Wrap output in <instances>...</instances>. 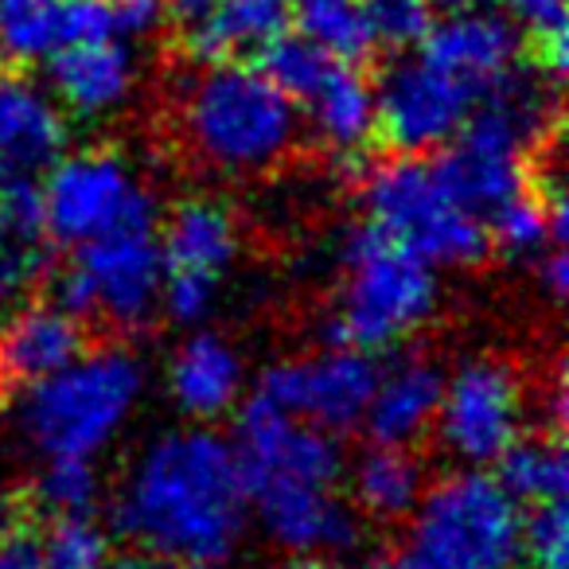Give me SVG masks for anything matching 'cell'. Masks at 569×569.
<instances>
[{
    "label": "cell",
    "mask_w": 569,
    "mask_h": 569,
    "mask_svg": "<svg viewBox=\"0 0 569 569\" xmlns=\"http://www.w3.org/2000/svg\"><path fill=\"white\" fill-rule=\"evenodd\" d=\"M519 566L527 569H569V515L561 499L530 507L522 515Z\"/></svg>",
    "instance_id": "obj_33"
},
{
    "label": "cell",
    "mask_w": 569,
    "mask_h": 569,
    "mask_svg": "<svg viewBox=\"0 0 569 569\" xmlns=\"http://www.w3.org/2000/svg\"><path fill=\"white\" fill-rule=\"evenodd\" d=\"M258 71L281 90L284 98H293L297 110L301 102L320 87V79L328 74V67L336 63L328 51H320L317 43H309L301 32H277L273 40H266L258 51Z\"/></svg>",
    "instance_id": "obj_29"
},
{
    "label": "cell",
    "mask_w": 569,
    "mask_h": 569,
    "mask_svg": "<svg viewBox=\"0 0 569 569\" xmlns=\"http://www.w3.org/2000/svg\"><path fill=\"white\" fill-rule=\"evenodd\" d=\"M558 129V79L542 67L499 74L433 160L437 176L460 207L488 219L503 199L527 188V160Z\"/></svg>",
    "instance_id": "obj_3"
},
{
    "label": "cell",
    "mask_w": 569,
    "mask_h": 569,
    "mask_svg": "<svg viewBox=\"0 0 569 569\" xmlns=\"http://www.w3.org/2000/svg\"><path fill=\"white\" fill-rule=\"evenodd\" d=\"M149 387L144 359L129 348H98L74 356L48 379L24 387L20 433L40 457L94 460L121 437Z\"/></svg>",
    "instance_id": "obj_4"
},
{
    "label": "cell",
    "mask_w": 569,
    "mask_h": 569,
    "mask_svg": "<svg viewBox=\"0 0 569 569\" xmlns=\"http://www.w3.org/2000/svg\"><path fill=\"white\" fill-rule=\"evenodd\" d=\"M246 363L219 332L196 328L168 363V395L191 421H219L242 402Z\"/></svg>",
    "instance_id": "obj_21"
},
{
    "label": "cell",
    "mask_w": 569,
    "mask_h": 569,
    "mask_svg": "<svg viewBox=\"0 0 569 569\" xmlns=\"http://www.w3.org/2000/svg\"><path fill=\"white\" fill-rule=\"evenodd\" d=\"M426 491V465L410 449L398 445H371L351 465V503L359 515L379 522H395L418 507Z\"/></svg>",
    "instance_id": "obj_26"
},
{
    "label": "cell",
    "mask_w": 569,
    "mask_h": 569,
    "mask_svg": "<svg viewBox=\"0 0 569 569\" xmlns=\"http://www.w3.org/2000/svg\"><path fill=\"white\" fill-rule=\"evenodd\" d=\"M157 238H160V253H164V269L203 273L214 277V281H222V273L234 266L238 250H242L234 211L207 196L176 203Z\"/></svg>",
    "instance_id": "obj_23"
},
{
    "label": "cell",
    "mask_w": 569,
    "mask_h": 569,
    "mask_svg": "<svg viewBox=\"0 0 569 569\" xmlns=\"http://www.w3.org/2000/svg\"><path fill=\"white\" fill-rule=\"evenodd\" d=\"M40 191L48 238L71 250L121 227H157L160 219L157 196L113 149L63 152L48 168Z\"/></svg>",
    "instance_id": "obj_9"
},
{
    "label": "cell",
    "mask_w": 569,
    "mask_h": 569,
    "mask_svg": "<svg viewBox=\"0 0 569 569\" xmlns=\"http://www.w3.org/2000/svg\"><path fill=\"white\" fill-rule=\"evenodd\" d=\"M527 395L519 371L507 359L472 356L445 375L441 406H437V437L468 468H488L503 449L522 437Z\"/></svg>",
    "instance_id": "obj_10"
},
{
    "label": "cell",
    "mask_w": 569,
    "mask_h": 569,
    "mask_svg": "<svg viewBox=\"0 0 569 569\" xmlns=\"http://www.w3.org/2000/svg\"><path fill=\"white\" fill-rule=\"evenodd\" d=\"M43 63H48L51 98L74 118H110L137 90V56L121 36L67 43Z\"/></svg>",
    "instance_id": "obj_16"
},
{
    "label": "cell",
    "mask_w": 569,
    "mask_h": 569,
    "mask_svg": "<svg viewBox=\"0 0 569 569\" xmlns=\"http://www.w3.org/2000/svg\"><path fill=\"white\" fill-rule=\"evenodd\" d=\"M168 20L191 63H227L284 32L289 9L284 0H168Z\"/></svg>",
    "instance_id": "obj_15"
},
{
    "label": "cell",
    "mask_w": 569,
    "mask_h": 569,
    "mask_svg": "<svg viewBox=\"0 0 569 569\" xmlns=\"http://www.w3.org/2000/svg\"><path fill=\"white\" fill-rule=\"evenodd\" d=\"M113 527L141 550L188 569H227L250 530L234 441L207 426L152 437L121 480Z\"/></svg>",
    "instance_id": "obj_1"
},
{
    "label": "cell",
    "mask_w": 569,
    "mask_h": 569,
    "mask_svg": "<svg viewBox=\"0 0 569 569\" xmlns=\"http://www.w3.org/2000/svg\"><path fill=\"white\" fill-rule=\"evenodd\" d=\"M43 569H106L110 566V535L90 515H56L40 542Z\"/></svg>",
    "instance_id": "obj_31"
},
{
    "label": "cell",
    "mask_w": 569,
    "mask_h": 569,
    "mask_svg": "<svg viewBox=\"0 0 569 569\" xmlns=\"http://www.w3.org/2000/svg\"><path fill=\"white\" fill-rule=\"evenodd\" d=\"M180 141L207 172L250 180L289 160L301 141V110L242 59L199 63L176 94Z\"/></svg>",
    "instance_id": "obj_2"
},
{
    "label": "cell",
    "mask_w": 569,
    "mask_h": 569,
    "mask_svg": "<svg viewBox=\"0 0 569 569\" xmlns=\"http://www.w3.org/2000/svg\"><path fill=\"white\" fill-rule=\"evenodd\" d=\"M371 9L375 43L382 48H418L426 40L429 24H433V4L429 0H367Z\"/></svg>",
    "instance_id": "obj_36"
},
{
    "label": "cell",
    "mask_w": 569,
    "mask_h": 569,
    "mask_svg": "<svg viewBox=\"0 0 569 569\" xmlns=\"http://www.w3.org/2000/svg\"><path fill=\"white\" fill-rule=\"evenodd\" d=\"M542 191L519 188L483 219L491 250L511 261H538L550 246H566V196L561 176H546Z\"/></svg>",
    "instance_id": "obj_25"
},
{
    "label": "cell",
    "mask_w": 569,
    "mask_h": 569,
    "mask_svg": "<svg viewBox=\"0 0 569 569\" xmlns=\"http://www.w3.org/2000/svg\"><path fill=\"white\" fill-rule=\"evenodd\" d=\"M375 379H379V363L371 351L325 343L312 356L281 359L269 371H261L253 395L340 437L363 421Z\"/></svg>",
    "instance_id": "obj_12"
},
{
    "label": "cell",
    "mask_w": 569,
    "mask_h": 569,
    "mask_svg": "<svg viewBox=\"0 0 569 569\" xmlns=\"http://www.w3.org/2000/svg\"><path fill=\"white\" fill-rule=\"evenodd\" d=\"M118 36H152L168 20V0H106Z\"/></svg>",
    "instance_id": "obj_38"
},
{
    "label": "cell",
    "mask_w": 569,
    "mask_h": 569,
    "mask_svg": "<svg viewBox=\"0 0 569 569\" xmlns=\"http://www.w3.org/2000/svg\"><path fill=\"white\" fill-rule=\"evenodd\" d=\"M118 36L106 0H0V56L17 67L43 63L67 43Z\"/></svg>",
    "instance_id": "obj_18"
},
{
    "label": "cell",
    "mask_w": 569,
    "mask_h": 569,
    "mask_svg": "<svg viewBox=\"0 0 569 569\" xmlns=\"http://www.w3.org/2000/svg\"><path fill=\"white\" fill-rule=\"evenodd\" d=\"M250 511L261 535L293 558H340L363 546V515L320 483H258Z\"/></svg>",
    "instance_id": "obj_14"
},
{
    "label": "cell",
    "mask_w": 569,
    "mask_h": 569,
    "mask_svg": "<svg viewBox=\"0 0 569 569\" xmlns=\"http://www.w3.org/2000/svg\"><path fill=\"white\" fill-rule=\"evenodd\" d=\"M410 527L390 558L367 569H519L522 507L483 468L426 483Z\"/></svg>",
    "instance_id": "obj_6"
},
{
    "label": "cell",
    "mask_w": 569,
    "mask_h": 569,
    "mask_svg": "<svg viewBox=\"0 0 569 569\" xmlns=\"http://www.w3.org/2000/svg\"><path fill=\"white\" fill-rule=\"evenodd\" d=\"M106 569H188V566L160 558V553L137 550V553H126V558H110V566H106Z\"/></svg>",
    "instance_id": "obj_41"
},
{
    "label": "cell",
    "mask_w": 569,
    "mask_h": 569,
    "mask_svg": "<svg viewBox=\"0 0 569 569\" xmlns=\"http://www.w3.org/2000/svg\"><path fill=\"white\" fill-rule=\"evenodd\" d=\"M234 452L238 465H242L246 496L258 483H320V488H336V480L343 476L340 437L261 402L258 395L238 413Z\"/></svg>",
    "instance_id": "obj_13"
},
{
    "label": "cell",
    "mask_w": 569,
    "mask_h": 569,
    "mask_svg": "<svg viewBox=\"0 0 569 569\" xmlns=\"http://www.w3.org/2000/svg\"><path fill=\"white\" fill-rule=\"evenodd\" d=\"M87 351V328L59 305H24L0 325V387H32Z\"/></svg>",
    "instance_id": "obj_22"
},
{
    "label": "cell",
    "mask_w": 569,
    "mask_h": 569,
    "mask_svg": "<svg viewBox=\"0 0 569 569\" xmlns=\"http://www.w3.org/2000/svg\"><path fill=\"white\" fill-rule=\"evenodd\" d=\"M284 9L305 40L340 63H363L379 48L367 0H284Z\"/></svg>",
    "instance_id": "obj_27"
},
{
    "label": "cell",
    "mask_w": 569,
    "mask_h": 569,
    "mask_svg": "<svg viewBox=\"0 0 569 569\" xmlns=\"http://www.w3.org/2000/svg\"><path fill=\"white\" fill-rule=\"evenodd\" d=\"M480 90L457 79L433 59H398L375 87V137L402 157L441 152L472 113Z\"/></svg>",
    "instance_id": "obj_11"
},
{
    "label": "cell",
    "mask_w": 569,
    "mask_h": 569,
    "mask_svg": "<svg viewBox=\"0 0 569 569\" xmlns=\"http://www.w3.org/2000/svg\"><path fill=\"white\" fill-rule=\"evenodd\" d=\"M0 183H4V176H0Z\"/></svg>",
    "instance_id": "obj_45"
},
{
    "label": "cell",
    "mask_w": 569,
    "mask_h": 569,
    "mask_svg": "<svg viewBox=\"0 0 569 569\" xmlns=\"http://www.w3.org/2000/svg\"><path fill=\"white\" fill-rule=\"evenodd\" d=\"M32 499L48 515H87L98 503V472L87 457H43Z\"/></svg>",
    "instance_id": "obj_30"
},
{
    "label": "cell",
    "mask_w": 569,
    "mask_h": 569,
    "mask_svg": "<svg viewBox=\"0 0 569 569\" xmlns=\"http://www.w3.org/2000/svg\"><path fill=\"white\" fill-rule=\"evenodd\" d=\"M538 266V284H542L546 293L553 297V301H561L569 289V261H566V250L561 246H550V250L542 253V258L535 261Z\"/></svg>",
    "instance_id": "obj_39"
},
{
    "label": "cell",
    "mask_w": 569,
    "mask_h": 569,
    "mask_svg": "<svg viewBox=\"0 0 569 569\" xmlns=\"http://www.w3.org/2000/svg\"><path fill=\"white\" fill-rule=\"evenodd\" d=\"M164 253L157 227H121L74 246V258L51 277V305L71 317H98L121 332H141L160 312Z\"/></svg>",
    "instance_id": "obj_8"
},
{
    "label": "cell",
    "mask_w": 569,
    "mask_h": 569,
    "mask_svg": "<svg viewBox=\"0 0 569 569\" xmlns=\"http://www.w3.org/2000/svg\"><path fill=\"white\" fill-rule=\"evenodd\" d=\"M281 569H343L336 558H293V561H284Z\"/></svg>",
    "instance_id": "obj_42"
},
{
    "label": "cell",
    "mask_w": 569,
    "mask_h": 569,
    "mask_svg": "<svg viewBox=\"0 0 569 569\" xmlns=\"http://www.w3.org/2000/svg\"><path fill=\"white\" fill-rule=\"evenodd\" d=\"M48 250L43 242L32 238H17L9 230H0V312L17 309L28 293H32L40 277L48 273Z\"/></svg>",
    "instance_id": "obj_34"
},
{
    "label": "cell",
    "mask_w": 569,
    "mask_h": 569,
    "mask_svg": "<svg viewBox=\"0 0 569 569\" xmlns=\"http://www.w3.org/2000/svg\"><path fill=\"white\" fill-rule=\"evenodd\" d=\"M421 56L433 59L457 79L472 82L476 90H488L499 74H507L519 63V28L499 12L480 9H460L445 12V20H433L426 40L418 43Z\"/></svg>",
    "instance_id": "obj_19"
},
{
    "label": "cell",
    "mask_w": 569,
    "mask_h": 569,
    "mask_svg": "<svg viewBox=\"0 0 569 569\" xmlns=\"http://www.w3.org/2000/svg\"><path fill=\"white\" fill-rule=\"evenodd\" d=\"M301 110L309 113L312 133L332 152L351 157L375 141V87L356 63L336 59L320 87L301 102Z\"/></svg>",
    "instance_id": "obj_24"
},
{
    "label": "cell",
    "mask_w": 569,
    "mask_h": 569,
    "mask_svg": "<svg viewBox=\"0 0 569 569\" xmlns=\"http://www.w3.org/2000/svg\"><path fill=\"white\" fill-rule=\"evenodd\" d=\"M214 301H219V281H214V277L164 269V281H160V312H164L172 325L199 328L214 312Z\"/></svg>",
    "instance_id": "obj_35"
},
{
    "label": "cell",
    "mask_w": 569,
    "mask_h": 569,
    "mask_svg": "<svg viewBox=\"0 0 569 569\" xmlns=\"http://www.w3.org/2000/svg\"><path fill=\"white\" fill-rule=\"evenodd\" d=\"M496 480L515 503H550V499H566L569 483V460L561 449L558 433L546 437H515L496 460Z\"/></svg>",
    "instance_id": "obj_28"
},
{
    "label": "cell",
    "mask_w": 569,
    "mask_h": 569,
    "mask_svg": "<svg viewBox=\"0 0 569 569\" xmlns=\"http://www.w3.org/2000/svg\"><path fill=\"white\" fill-rule=\"evenodd\" d=\"M359 199L371 227L426 258L429 266L472 269L491 253L483 219L452 199L433 160L426 157L395 152L390 160L371 164L359 180Z\"/></svg>",
    "instance_id": "obj_7"
},
{
    "label": "cell",
    "mask_w": 569,
    "mask_h": 569,
    "mask_svg": "<svg viewBox=\"0 0 569 569\" xmlns=\"http://www.w3.org/2000/svg\"><path fill=\"white\" fill-rule=\"evenodd\" d=\"M433 9H445V12H460V9H480L488 0H429Z\"/></svg>",
    "instance_id": "obj_43"
},
{
    "label": "cell",
    "mask_w": 569,
    "mask_h": 569,
    "mask_svg": "<svg viewBox=\"0 0 569 569\" xmlns=\"http://www.w3.org/2000/svg\"><path fill=\"white\" fill-rule=\"evenodd\" d=\"M507 20L530 36L538 48V67L550 79L561 82L569 59V24H566V0H503Z\"/></svg>",
    "instance_id": "obj_32"
},
{
    "label": "cell",
    "mask_w": 569,
    "mask_h": 569,
    "mask_svg": "<svg viewBox=\"0 0 569 569\" xmlns=\"http://www.w3.org/2000/svg\"><path fill=\"white\" fill-rule=\"evenodd\" d=\"M441 284L426 258L379 227H356L340 246V289L325 320V343L387 351L433 320Z\"/></svg>",
    "instance_id": "obj_5"
},
{
    "label": "cell",
    "mask_w": 569,
    "mask_h": 569,
    "mask_svg": "<svg viewBox=\"0 0 569 569\" xmlns=\"http://www.w3.org/2000/svg\"><path fill=\"white\" fill-rule=\"evenodd\" d=\"M445 371L437 359L410 351V356L395 359L387 371H379L371 390V402L359 426L367 429L371 445H398L410 449L433 429L437 406H441Z\"/></svg>",
    "instance_id": "obj_20"
},
{
    "label": "cell",
    "mask_w": 569,
    "mask_h": 569,
    "mask_svg": "<svg viewBox=\"0 0 569 569\" xmlns=\"http://www.w3.org/2000/svg\"><path fill=\"white\" fill-rule=\"evenodd\" d=\"M0 569H43L40 542L28 535L0 538Z\"/></svg>",
    "instance_id": "obj_40"
},
{
    "label": "cell",
    "mask_w": 569,
    "mask_h": 569,
    "mask_svg": "<svg viewBox=\"0 0 569 569\" xmlns=\"http://www.w3.org/2000/svg\"><path fill=\"white\" fill-rule=\"evenodd\" d=\"M4 519H9V511H4V503H0V527H4Z\"/></svg>",
    "instance_id": "obj_44"
},
{
    "label": "cell",
    "mask_w": 569,
    "mask_h": 569,
    "mask_svg": "<svg viewBox=\"0 0 569 569\" xmlns=\"http://www.w3.org/2000/svg\"><path fill=\"white\" fill-rule=\"evenodd\" d=\"M67 113L43 82L0 67V176H40L67 152Z\"/></svg>",
    "instance_id": "obj_17"
},
{
    "label": "cell",
    "mask_w": 569,
    "mask_h": 569,
    "mask_svg": "<svg viewBox=\"0 0 569 569\" xmlns=\"http://www.w3.org/2000/svg\"><path fill=\"white\" fill-rule=\"evenodd\" d=\"M0 230H9L17 238H32V242L48 238L43 191L32 176H12V180L0 183Z\"/></svg>",
    "instance_id": "obj_37"
}]
</instances>
